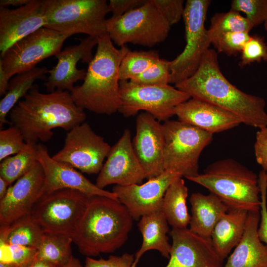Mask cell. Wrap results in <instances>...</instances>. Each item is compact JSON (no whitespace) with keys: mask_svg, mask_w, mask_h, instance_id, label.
<instances>
[{"mask_svg":"<svg viewBox=\"0 0 267 267\" xmlns=\"http://www.w3.org/2000/svg\"><path fill=\"white\" fill-rule=\"evenodd\" d=\"M9 79L5 75L1 67H0V96H3L6 93Z\"/></svg>","mask_w":267,"mask_h":267,"instance_id":"cell-45","label":"cell"},{"mask_svg":"<svg viewBox=\"0 0 267 267\" xmlns=\"http://www.w3.org/2000/svg\"><path fill=\"white\" fill-rule=\"evenodd\" d=\"M180 175L165 171L158 176L149 179L143 184L127 186L115 185L112 192L127 209L133 219L162 211L165 193L171 184Z\"/></svg>","mask_w":267,"mask_h":267,"instance_id":"cell-17","label":"cell"},{"mask_svg":"<svg viewBox=\"0 0 267 267\" xmlns=\"http://www.w3.org/2000/svg\"><path fill=\"white\" fill-rule=\"evenodd\" d=\"M97 39L88 36L80 40L79 44L68 46L55 56L57 64L48 70L49 76L44 86L48 92L56 90L71 92L74 85L84 80L87 73L85 69L77 67L79 61L89 63L92 60V49L97 44Z\"/></svg>","mask_w":267,"mask_h":267,"instance_id":"cell-20","label":"cell"},{"mask_svg":"<svg viewBox=\"0 0 267 267\" xmlns=\"http://www.w3.org/2000/svg\"><path fill=\"white\" fill-rule=\"evenodd\" d=\"M36 145L27 143L23 150L1 161L0 177L9 185L28 172L38 161Z\"/></svg>","mask_w":267,"mask_h":267,"instance_id":"cell-31","label":"cell"},{"mask_svg":"<svg viewBox=\"0 0 267 267\" xmlns=\"http://www.w3.org/2000/svg\"><path fill=\"white\" fill-rule=\"evenodd\" d=\"M111 147L84 122L67 132L63 147L52 157L82 173L96 174L101 171Z\"/></svg>","mask_w":267,"mask_h":267,"instance_id":"cell-13","label":"cell"},{"mask_svg":"<svg viewBox=\"0 0 267 267\" xmlns=\"http://www.w3.org/2000/svg\"><path fill=\"white\" fill-rule=\"evenodd\" d=\"M9 184L3 178L0 177V200L5 196Z\"/></svg>","mask_w":267,"mask_h":267,"instance_id":"cell-48","label":"cell"},{"mask_svg":"<svg viewBox=\"0 0 267 267\" xmlns=\"http://www.w3.org/2000/svg\"><path fill=\"white\" fill-rule=\"evenodd\" d=\"M45 233L30 214L10 225H0V244L22 245L38 249Z\"/></svg>","mask_w":267,"mask_h":267,"instance_id":"cell-29","label":"cell"},{"mask_svg":"<svg viewBox=\"0 0 267 267\" xmlns=\"http://www.w3.org/2000/svg\"><path fill=\"white\" fill-rule=\"evenodd\" d=\"M0 245V263L15 267H28L36 258L37 248L4 243Z\"/></svg>","mask_w":267,"mask_h":267,"instance_id":"cell-34","label":"cell"},{"mask_svg":"<svg viewBox=\"0 0 267 267\" xmlns=\"http://www.w3.org/2000/svg\"><path fill=\"white\" fill-rule=\"evenodd\" d=\"M44 173L38 161L26 174L8 188L0 200V225H8L31 214L43 195Z\"/></svg>","mask_w":267,"mask_h":267,"instance_id":"cell-15","label":"cell"},{"mask_svg":"<svg viewBox=\"0 0 267 267\" xmlns=\"http://www.w3.org/2000/svg\"><path fill=\"white\" fill-rule=\"evenodd\" d=\"M28 267H56L52 264L42 259L36 258L34 261Z\"/></svg>","mask_w":267,"mask_h":267,"instance_id":"cell-47","label":"cell"},{"mask_svg":"<svg viewBox=\"0 0 267 267\" xmlns=\"http://www.w3.org/2000/svg\"><path fill=\"white\" fill-rule=\"evenodd\" d=\"M45 28L69 35L96 38L107 34L106 0H42Z\"/></svg>","mask_w":267,"mask_h":267,"instance_id":"cell-6","label":"cell"},{"mask_svg":"<svg viewBox=\"0 0 267 267\" xmlns=\"http://www.w3.org/2000/svg\"><path fill=\"white\" fill-rule=\"evenodd\" d=\"M251 22L239 12L230 10L215 14L211 19L208 35L213 44L222 35L233 32H248L254 28Z\"/></svg>","mask_w":267,"mask_h":267,"instance_id":"cell-32","label":"cell"},{"mask_svg":"<svg viewBox=\"0 0 267 267\" xmlns=\"http://www.w3.org/2000/svg\"><path fill=\"white\" fill-rule=\"evenodd\" d=\"M69 37L42 28L17 41L1 53L0 67L10 80L16 74L34 68L43 60L56 55Z\"/></svg>","mask_w":267,"mask_h":267,"instance_id":"cell-12","label":"cell"},{"mask_svg":"<svg viewBox=\"0 0 267 267\" xmlns=\"http://www.w3.org/2000/svg\"><path fill=\"white\" fill-rule=\"evenodd\" d=\"M171 25L151 0L118 17L106 20V32L114 44L152 47L168 37Z\"/></svg>","mask_w":267,"mask_h":267,"instance_id":"cell-8","label":"cell"},{"mask_svg":"<svg viewBox=\"0 0 267 267\" xmlns=\"http://www.w3.org/2000/svg\"><path fill=\"white\" fill-rule=\"evenodd\" d=\"M188 179L215 194L228 210L260 209L259 177L234 159L217 161L209 165L202 174Z\"/></svg>","mask_w":267,"mask_h":267,"instance_id":"cell-5","label":"cell"},{"mask_svg":"<svg viewBox=\"0 0 267 267\" xmlns=\"http://www.w3.org/2000/svg\"><path fill=\"white\" fill-rule=\"evenodd\" d=\"M27 145L21 132L11 126L0 131V161L23 150Z\"/></svg>","mask_w":267,"mask_h":267,"instance_id":"cell-37","label":"cell"},{"mask_svg":"<svg viewBox=\"0 0 267 267\" xmlns=\"http://www.w3.org/2000/svg\"><path fill=\"white\" fill-rule=\"evenodd\" d=\"M260 211H248L243 236L223 267H267V245L258 235Z\"/></svg>","mask_w":267,"mask_h":267,"instance_id":"cell-23","label":"cell"},{"mask_svg":"<svg viewBox=\"0 0 267 267\" xmlns=\"http://www.w3.org/2000/svg\"><path fill=\"white\" fill-rule=\"evenodd\" d=\"M191 206L189 229L201 236L210 238L215 225L228 211V207L215 194L192 193L189 198Z\"/></svg>","mask_w":267,"mask_h":267,"instance_id":"cell-24","label":"cell"},{"mask_svg":"<svg viewBox=\"0 0 267 267\" xmlns=\"http://www.w3.org/2000/svg\"><path fill=\"white\" fill-rule=\"evenodd\" d=\"M169 261L165 267H223L211 238L201 236L189 228H173Z\"/></svg>","mask_w":267,"mask_h":267,"instance_id":"cell-16","label":"cell"},{"mask_svg":"<svg viewBox=\"0 0 267 267\" xmlns=\"http://www.w3.org/2000/svg\"><path fill=\"white\" fill-rule=\"evenodd\" d=\"M264 28H265V29L266 31H267V19H266V20L265 21V22L264 23Z\"/></svg>","mask_w":267,"mask_h":267,"instance_id":"cell-51","label":"cell"},{"mask_svg":"<svg viewBox=\"0 0 267 267\" xmlns=\"http://www.w3.org/2000/svg\"><path fill=\"white\" fill-rule=\"evenodd\" d=\"M262 61L267 62V44L261 37L251 36L241 52L239 66L243 67Z\"/></svg>","mask_w":267,"mask_h":267,"instance_id":"cell-38","label":"cell"},{"mask_svg":"<svg viewBox=\"0 0 267 267\" xmlns=\"http://www.w3.org/2000/svg\"><path fill=\"white\" fill-rule=\"evenodd\" d=\"M171 26L178 23L183 17V0H151Z\"/></svg>","mask_w":267,"mask_h":267,"instance_id":"cell-40","label":"cell"},{"mask_svg":"<svg viewBox=\"0 0 267 267\" xmlns=\"http://www.w3.org/2000/svg\"><path fill=\"white\" fill-rule=\"evenodd\" d=\"M157 50L132 51L123 58L119 69L120 81H131L141 74L160 59Z\"/></svg>","mask_w":267,"mask_h":267,"instance_id":"cell-33","label":"cell"},{"mask_svg":"<svg viewBox=\"0 0 267 267\" xmlns=\"http://www.w3.org/2000/svg\"><path fill=\"white\" fill-rule=\"evenodd\" d=\"M132 145L146 178L156 177L165 171L162 124L149 113L141 112L137 116Z\"/></svg>","mask_w":267,"mask_h":267,"instance_id":"cell-18","label":"cell"},{"mask_svg":"<svg viewBox=\"0 0 267 267\" xmlns=\"http://www.w3.org/2000/svg\"><path fill=\"white\" fill-rule=\"evenodd\" d=\"M251 36L248 32H233L223 34L213 44L218 52L228 56L241 53Z\"/></svg>","mask_w":267,"mask_h":267,"instance_id":"cell-39","label":"cell"},{"mask_svg":"<svg viewBox=\"0 0 267 267\" xmlns=\"http://www.w3.org/2000/svg\"><path fill=\"white\" fill-rule=\"evenodd\" d=\"M36 147L37 159L44 173L43 195L68 188L89 196H104L118 200L115 193L99 188L76 169L53 159L43 144L38 143Z\"/></svg>","mask_w":267,"mask_h":267,"instance_id":"cell-19","label":"cell"},{"mask_svg":"<svg viewBox=\"0 0 267 267\" xmlns=\"http://www.w3.org/2000/svg\"><path fill=\"white\" fill-rule=\"evenodd\" d=\"M72 238L69 237L45 233L37 250V258L46 261L56 267H63L73 256Z\"/></svg>","mask_w":267,"mask_h":267,"instance_id":"cell-30","label":"cell"},{"mask_svg":"<svg viewBox=\"0 0 267 267\" xmlns=\"http://www.w3.org/2000/svg\"><path fill=\"white\" fill-rule=\"evenodd\" d=\"M254 151L256 161L267 171V127L259 129L256 135Z\"/></svg>","mask_w":267,"mask_h":267,"instance_id":"cell-43","label":"cell"},{"mask_svg":"<svg viewBox=\"0 0 267 267\" xmlns=\"http://www.w3.org/2000/svg\"><path fill=\"white\" fill-rule=\"evenodd\" d=\"M96 51L89 63L83 84L70 92L79 107L98 114L111 115L121 107L119 69L130 50L126 45L117 48L107 34L97 38Z\"/></svg>","mask_w":267,"mask_h":267,"instance_id":"cell-3","label":"cell"},{"mask_svg":"<svg viewBox=\"0 0 267 267\" xmlns=\"http://www.w3.org/2000/svg\"><path fill=\"white\" fill-rule=\"evenodd\" d=\"M89 196L68 188L44 194L33 207L31 215L45 233L72 238Z\"/></svg>","mask_w":267,"mask_h":267,"instance_id":"cell-9","label":"cell"},{"mask_svg":"<svg viewBox=\"0 0 267 267\" xmlns=\"http://www.w3.org/2000/svg\"><path fill=\"white\" fill-rule=\"evenodd\" d=\"M0 267H15L8 264L0 263Z\"/></svg>","mask_w":267,"mask_h":267,"instance_id":"cell-50","label":"cell"},{"mask_svg":"<svg viewBox=\"0 0 267 267\" xmlns=\"http://www.w3.org/2000/svg\"><path fill=\"white\" fill-rule=\"evenodd\" d=\"M210 0H187L183 15L186 44L183 51L170 61L171 81L175 85L192 76L211 42L205 22Z\"/></svg>","mask_w":267,"mask_h":267,"instance_id":"cell-10","label":"cell"},{"mask_svg":"<svg viewBox=\"0 0 267 267\" xmlns=\"http://www.w3.org/2000/svg\"><path fill=\"white\" fill-rule=\"evenodd\" d=\"M31 0H0V7H8L9 6L20 7L30 1Z\"/></svg>","mask_w":267,"mask_h":267,"instance_id":"cell-46","label":"cell"},{"mask_svg":"<svg viewBox=\"0 0 267 267\" xmlns=\"http://www.w3.org/2000/svg\"><path fill=\"white\" fill-rule=\"evenodd\" d=\"M259 185L261 193L260 223L258 232L261 241L267 245V182L266 172L262 170L259 176Z\"/></svg>","mask_w":267,"mask_h":267,"instance_id":"cell-41","label":"cell"},{"mask_svg":"<svg viewBox=\"0 0 267 267\" xmlns=\"http://www.w3.org/2000/svg\"><path fill=\"white\" fill-rule=\"evenodd\" d=\"M188 188L182 177L176 178L167 188L163 201L162 212L173 228H186L190 215L187 206Z\"/></svg>","mask_w":267,"mask_h":267,"instance_id":"cell-28","label":"cell"},{"mask_svg":"<svg viewBox=\"0 0 267 267\" xmlns=\"http://www.w3.org/2000/svg\"><path fill=\"white\" fill-rule=\"evenodd\" d=\"M42 0H31L14 9L0 7V51L3 53L17 41L45 27Z\"/></svg>","mask_w":267,"mask_h":267,"instance_id":"cell-21","label":"cell"},{"mask_svg":"<svg viewBox=\"0 0 267 267\" xmlns=\"http://www.w3.org/2000/svg\"><path fill=\"white\" fill-rule=\"evenodd\" d=\"M121 107L125 117L145 111L158 121L166 122L175 115L176 108L191 98L187 93L170 85H142L130 81H120Z\"/></svg>","mask_w":267,"mask_h":267,"instance_id":"cell-11","label":"cell"},{"mask_svg":"<svg viewBox=\"0 0 267 267\" xmlns=\"http://www.w3.org/2000/svg\"><path fill=\"white\" fill-rule=\"evenodd\" d=\"M230 9L244 13L254 27L267 19V0H233Z\"/></svg>","mask_w":267,"mask_h":267,"instance_id":"cell-36","label":"cell"},{"mask_svg":"<svg viewBox=\"0 0 267 267\" xmlns=\"http://www.w3.org/2000/svg\"><path fill=\"white\" fill-rule=\"evenodd\" d=\"M48 70L45 66H36L10 79L7 91L0 101V129L4 124L9 123L6 117L11 109L31 89L36 80L45 79Z\"/></svg>","mask_w":267,"mask_h":267,"instance_id":"cell-27","label":"cell"},{"mask_svg":"<svg viewBox=\"0 0 267 267\" xmlns=\"http://www.w3.org/2000/svg\"><path fill=\"white\" fill-rule=\"evenodd\" d=\"M178 120L213 134L242 123L234 114L210 103L190 98L177 106Z\"/></svg>","mask_w":267,"mask_h":267,"instance_id":"cell-22","label":"cell"},{"mask_svg":"<svg viewBox=\"0 0 267 267\" xmlns=\"http://www.w3.org/2000/svg\"><path fill=\"white\" fill-rule=\"evenodd\" d=\"M134 255L125 253L120 256L111 255L107 259L87 257L85 267H132Z\"/></svg>","mask_w":267,"mask_h":267,"instance_id":"cell-42","label":"cell"},{"mask_svg":"<svg viewBox=\"0 0 267 267\" xmlns=\"http://www.w3.org/2000/svg\"><path fill=\"white\" fill-rule=\"evenodd\" d=\"M8 117L11 126L21 132L26 143L33 145L49 140L53 129L68 132L86 119L84 110L76 105L70 92L42 93L37 85L11 109Z\"/></svg>","mask_w":267,"mask_h":267,"instance_id":"cell-2","label":"cell"},{"mask_svg":"<svg viewBox=\"0 0 267 267\" xmlns=\"http://www.w3.org/2000/svg\"><path fill=\"white\" fill-rule=\"evenodd\" d=\"M162 126L165 171L187 179L199 175L200 156L211 142L213 134L178 120H168Z\"/></svg>","mask_w":267,"mask_h":267,"instance_id":"cell-7","label":"cell"},{"mask_svg":"<svg viewBox=\"0 0 267 267\" xmlns=\"http://www.w3.org/2000/svg\"><path fill=\"white\" fill-rule=\"evenodd\" d=\"M191 98L219 107L236 116L247 126L261 129L267 127V113L264 98L244 92L223 75L218 53L209 48L204 54L196 72L175 85Z\"/></svg>","mask_w":267,"mask_h":267,"instance_id":"cell-1","label":"cell"},{"mask_svg":"<svg viewBox=\"0 0 267 267\" xmlns=\"http://www.w3.org/2000/svg\"><path fill=\"white\" fill-rule=\"evenodd\" d=\"M266 172V176H267V171Z\"/></svg>","mask_w":267,"mask_h":267,"instance_id":"cell-52","label":"cell"},{"mask_svg":"<svg viewBox=\"0 0 267 267\" xmlns=\"http://www.w3.org/2000/svg\"><path fill=\"white\" fill-rule=\"evenodd\" d=\"M146 0H110L109 12L112 17H118L143 5Z\"/></svg>","mask_w":267,"mask_h":267,"instance_id":"cell-44","label":"cell"},{"mask_svg":"<svg viewBox=\"0 0 267 267\" xmlns=\"http://www.w3.org/2000/svg\"><path fill=\"white\" fill-rule=\"evenodd\" d=\"M130 81L142 85H168L171 81L170 61L160 58L145 71Z\"/></svg>","mask_w":267,"mask_h":267,"instance_id":"cell-35","label":"cell"},{"mask_svg":"<svg viewBox=\"0 0 267 267\" xmlns=\"http://www.w3.org/2000/svg\"><path fill=\"white\" fill-rule=\"evenodd\" d=\"M137 226L142 236V243L134 255L132 267H136L140 259L147 251L155 250L169 259L171 245L167 235L169 228L163 213L159 211L142 216Z\"/></svg>","mask_w":267,"mask_h":267,"instance_id":"cell-25","label":"cell"},{"mask_svg":"<svg viewBox=\"0 0 267 267\" xmlns=\"http://www.w3.org/2000/svg\"><path fill=\"white\" fill-rule=\"evenodd\" d=\"M63 267H85L80 263L79 260L72 257L69 262Z\"/></svg>","mask_w":267,"mask_h":267,"instance_id":"cell-49","label":"cell"},{"mask_svg":"<svg viewBox=\"0 0 267 267\" xmlns=\"http://www.w3.org/2000/svg\"><path fill=\"white\" fill-rule=\"evenodd\" d=\"M133 224V218L119 200L91 195L73 242L87 257L112 253L126 242Z\"/></svg>","mask_w":267,"mask_h":267,"instance_id":"cell-4","label":"cell"},{"mask_svg":"<svg viewBox=\"0 0 267 267\" xmlns=\"http://www.w3.org/2000/svg\"><path fill=\"white\" fill-rule=\"evenodd\" d=\"M106 160L98 174L95 184L100 188L112 184L127 186L140 184L145 174L133 149L131 132L124 130L111 147Z\"/></svg>","mask_w":267,"mask_h":267,"instance_id":"cell-14","label":"cell"},{"mask_svg":"<svg viewBox=\"0 0 267 267\" xmlns=\"http://www.w3.org/2000/svg\"><path fill=\"white\" fill-rule=\"evenodd\" d=\"M248 211L229 210L217 222L211 235L216 251L224 260L235 247L244 234Z\"/></svg>","mask_w":267,"mask_h":267,"instance_id":"cell-26","label":"cell"}]
</instances>
